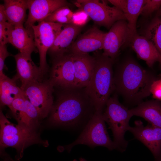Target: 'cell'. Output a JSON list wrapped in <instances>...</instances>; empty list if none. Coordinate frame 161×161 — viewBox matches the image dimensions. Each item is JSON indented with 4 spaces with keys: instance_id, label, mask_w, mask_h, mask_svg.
<instances>
[{
    "instance_id": "cell-5",
    "label": "cell",
    "mask_w": 161,
    "mask_h": 161,
    "mask_svg": "<svg viewBox=\"0 0 161 161\" xmlns=\"http://www.w3.org/2000/svg\"><path fill=\"white\" fill-rule=\"evenodd\" d=\"M105 108L103 117L112 131L114 149L123 152L128 143L125 134L130 126L129 121L133 115L130 109L119 102L116 93L109 97Z\"/></svg>"
},
{
    "instance_id": "cell-8",
    "label": "cell",
    "mask_w": 161,
    "mask_h": 161,
    "mask_svg": "<svg viewBox=\"0 0 161 161\" xmlns=\"http://www.w3.org/2000/svg\"><path fill=\"white\" fill-rule=\"evenodd\" d=\"M64 24L42 21L31 27L34 32L35 45L39 53V67L44 75L48 69L47 53Z\"/></svg>"
},
{
    "instance_id": "cell-1",
    "label": "cell",
    "mask_w": 161,
    "mask_h": 161,
    "mask_svg": "<svg viewBox=\"0 0 161 161\" xmlns=\"http://www.w3.org/2000/svg\"><path fill=\"white\" fill-rule=\"evenodd\" d=\"M58 88L61 90L50 112V122L73 128L87 123L96 110L86 87Z\"/></svg>"
},
{
    "instance_id": "cell-17",
    "label": "cell",
    "mask_w": 161,
    "mask_h": 161,
    "mask_svg": "<svg viewBox=\"0 0 161 161\" xmlns=\"http://www.w3.org/2000/svg\"><path fill=\"white\" fill-rule=\"evenodd\" d=\"M70 54L73 59L75 69L74 86L86 87L89 84L93 73L94 58L89 54Z\"/></svg>"
},
{
    "instance_id": "cell-37",
    "label": "cell",
    "mask_w": 161,
    "mask_h": 161,
    "mask_svg": "<svg viewBox=\"0 0 161 161\" xmlns=\"http://www.w3.org/2000/svg\"><path fill=\"white\" fill-rule=\"evenodd\" d=\"M73 161H77V160H76L75 159L73 160Z\"/></svg>"
},
{
    "instance_id": "cell-16",
    "label": "cell",
    "mask_w": 161,
    "mask_h": 161,
    "mask_svg": "<svg viewBox=\"0 0 161 161\" xmlns=\"http://www.w3.org/2000/svg\"><path fill=\"white\" fill-rule=\"evenodd\" d=\"M82 27L73 24H65L48 52L53 59L68 53L76 38L81 31Z\"/></svg>"
},
{
    "instance_id": "cell-34",
    "label": "cell",
    "mask_w": 161,
    "mask_h": 161,
    "mask_svg": "<svg viewBox=\"0 0 161 161\" xmlns=\"http://www.w3.org/2000/svg\"><path fill=\"white\" fill-rule=\"evenodd\" d=\"M12 159L11 158L7 157H5L4 160L3 161H12Z\"/></svg>"
},
{
    "instance_id": "cell-24",
    "label": "cell",
    "mask_w": 161,
    "mask_h": 161,
    "mask_svg": "<svg viewBox=\"0 0 161 161\" xmlns=\"http://www.w3.org/2000/svg\"><path fill=\"white\" fill-rule=\"evenodd\" d=\"M139 34L150 41L161 56V17L155 16L145 23Z\"/></svg>"
},
{
    "instance_id": "cell-10",
    "label": "cell",
    "mask_w": 161,
    "mask_h": 161,
    "mask_svg": "<svg viewBox=\"0 0 161 161\" xmlns=\"http://www.w3.org/2000/svg\"><path fill=\"white\" fill-rule=\"evenodd\" d=\"M75 69L70 53L53 59L49 79L54 87L65 88L74 86Z\"/></svg>"
},
{
    "instance_id": "cell-13",
    "label": "cell",
    "mask_w": 161,
    "mask_h": 161,
    "mask_svg": "<svg viewBox=\"0 0 161 161\" xmlns=\"http://www.w3.org/2000/svg\"><path fill=\"white\" fill-rule=\"evenodd\" d=\"M27 3L29 13L24 24L26 28L43 21L59 8L70 4L65 0H27Z\"/></svg>"
},
{
    "instance_id": "cell-35",
    "label": "cell",
    "mask_w": 161,
    "mask_h": 161,
    "mask_svg": "<svg viewBox=\"0 0 161 161\" xmlns=\"http://www.w3.org/2000/svg\"><path fill=\"white\" fill-rule=\"evenodd\" d=\"M154 161H161V156L158 158L155 159Z\"/></svg>"
},
{
    "instance_id": "cell-30",
    "label": "cell",
    "mask_w": 161,
    "mask_h": 161,
    "mask_svg": "<svg viewBox=\"0 0 161 161\" xmlns=\"http://www.w3.org/2000/svg\"><path fill=\"white\" fill-rule=\"evenodd\" d=\"M150 92L154 98L161 100V78L157 79L153 82L151 86Z\"/></svg>"
},
{
    "instance_id": "cell-31",
    "label": "cell",
    "mask_w": 161,
    "mask_h": 161,
    "mask_svg": "<svg viewBox=\"0 0 161 161\" xmlns=\"http://www.w3.org/2000/svg\"><path fill=\"white\" fill-rule=\"evenodd\" d=\"M108 1L123 13L127 5V0H109Z\"/></svg>"
},
{
    "instance_id": "cell-38",
    "label": "cell",
    "mask_w": 161,
    "mask_h": 161,
    "mask_svg": "<svg viewBox=\"0 0 161 161\" xmlns=\"http://www.w3.org/2000/svg\"><path fill=\"white\" fill-rule=\"evenodd\" d=\"M12 161H16L14 160H13V159H12Z\"/></svg>"
},
{
    "instance_id": "cell-3",
    "label": "cell",
    "mask_w": 161,
    "mask_h": 161,
    "mask_svg": "<svg viewBox=\"0 0 161 161\" xmlns=\"http://www.w3.org/2000/svg\"><path fill=\"white\" fill-rule=\"evenodd\" d=\"M93 56L94 72L86 89L96 111L103 112L107 100L114 90L113 69L114 61L103 52L96 51Z\"/></svg>"
},
{
    "instance_id": "cell-32",
    "label": "cell",
    "mask_w": 161,
    "mask_h": 161,
    "mask_svg": "<svg viewBox=\"0 0 161 161\" xmlns=\"http://www.w3.org/2000/svg\"><path fill=\"white\" fill-rule=\"evenodd\" d=\"M7 19L4 4H0V22H7Z\"/></svg>"
},
{
    "instance_id": "cell-26",
    "label": "cell",
    "mask_w": 161,
    "mask_h": 161,
    "mask_svg": "<svg viewBox=\"0 0 161 161\" xmlns=\"http://www.w3.org/2000/svg\"><path fill=\"white\" fill-rule=\"evenodd\" d=\"M161 6V0H145L141 15L145 17L150 16L155 11H158Z\"/></svg>"
},
{
    "instance_id": "cell-15",
    "label": "cell",
    "mask_w": 161,
    "mask_h": 161,
    "mask_svg": "<svg viewBox=\"0 0 161 161\" xmlns=\"http://www.w3.org/2000/svg\"><path fill=\"white\" fill-rule=\"evenodd\" d=\"M16 63V75L15 77L21 83L23 90L28 84L41 81L44 75L39 67L32 60L31 56L18 53L14 56Z\"/></svg>"
},
{
    "instance_id": "cell-23",
    "label": "cell",
    "mask_w": 161,
    "mask_h": 161,
    "mask_svg": "<svg viewBox=\"0 0 161 161\" xmlns=\"http://www.w3.org/2000/svg\"><path fill=\"white\" fill-rule=\"evenodd\" d=\"M17 79L10 78L7 76L0 78V101L1 106H7L9 108L14 100L24 94L23 91L16 84Z\"/></svg>"
},
{
    "instance_id": "cell-22",
    "label": "cell",
    "mask_w": 161,
    "mask_h": 161,
    "mask_svg": "<svg viewBox=\"0 0 161 161\" xmlns=\"http://www.w3.org/2000/svg\"><path fill=\"white\" fill-rule=\"evenodd\" d=\"M145 1V0H127L126 7L123 13L127 22L129 32L126 46H129L133 37L138 33L137 21Z\"/></svg>"
},
{
    "instance_id": "cell-2",
    "label": "cell",
    "mask_w": 161,
    "mask_h": 161,
    "mask_svg": "<svg viewBox=\"0 0 161 161\" xmlns=\"http://www.w3.org/2000/svg\"><path fill=\"white\" fill-rule=\"evenodd\" d=\"M155 77L131 57L124 59L114 72V90L129 105H138L151 94Z\"/></svg>"
},
{
    "instance_id": "cell-6",
    "label": "cell",
    "mask_w": 161,
    "mask_h": 161,
    "mask_svg": "<svg viewBox=\"0 0 161 161\" xmlns=\"http://www.w3.org/2000/svg\"><path fill=\"white\" fill-rule=\"evenodd\" d=\"M105 122L103 112L96 111L78 138L66 146V150L69 152L74 146L79 144L92 148L102 146L109 150L114 149L113 141L109 135Z\"/></svg>"
},
{
    "instance_id": "cell-20",
    "label": "cell",
    "mask_w": 161,
    "mask_h": 161,
    "mask_svg": "<svg viewBox=\"0 0 161 161\" xmlns=\"http://www.w3.org/2000/svg\"><path fill=\"white\" fill-rule=\"evenodd\" d=\"M133 116L143 118L153 126L161 128V102L151 100L142 102L130 109Z\"/></svg>"
},
{
    "instance_id": "cell-28",
    "label": "cell",
    "mask_w": 161,
    "mask_h": 161,
    "mask_svg": "<svg viewBox=\"0 0 161 161\" xmlns=\"http://www.w3.org/2000/svg\"><path fill=\"white\" fill-rule=\"evenodd\" d=\"M89 17L82 9H79L73 12L72 18V24L82 27L87 22Z\"/></svg>"
},
{
    "instance_id": "cell-33",
    "label": "cell",
    "mask_w": 161,
    "mask_h": 161,
    "mask_svg": "<svg viewBox=\"0 0 161 161\" xmlns=\"http://www.w3.org/2000/svg\"><path fill=\"white\" fill-rule=\"evenodd\" d=\"M155 16L161 17V6L159 10L157 11Z\"/></svg>"
},
{
    "instance_id": "cell-14",
    "label": "cell",
    "mask_w": 161,
    "mask_h": 161,
    "mask_svg": "<svg viewBox=\"0 0 161 161\" xmlns=\"http://www.w3.org/2000/svg\"><path fill=\"white\" fill-rule=\"evenodd\" d=\"M106 33L96 26L92 27L78 36L68 53L86 54L102 49Z\"/></svg>"
},
{
    "instance_id": "cell-36",
    "label": "cell",
    "mask_w": 161,
    "mask_h": 161,
    "mask_svg": "<svg viewBox=\"0 0 161 161\" xmlns=\"http://www.w3.org/2000/svg\"><path fill=\"white\" fill-rule=\"evenodd\" d=\"M80 161H88L86 159L83 157H80L79 159Z\"/></svg>"
},
{
    "instance_id": "cell-27",
    "label": "cell",
    "mask_w": 161,
    "mask_h": 161,
    "mask_svg": "<svg viewBox=\"0 0 161 161\" xmlns=\"http://www.w3.org/2000/svg\"><path fill=\"white\" fill-rule=\"evenodd\" d=\"M14 26L8 21L0 22V44L6 45L9 43L11 32Z\"/></svg>"
},
{
    "instance_id": "cell-4",
    "label": "cell",
    "mask_w": 161,
    "mask_h": 161,
    "mask_svg": "<svg viewBox=\"0 0 161 161\" xmlns=\"http://www.w3.org/2000/svg\"><path fill=\"white\" fill-rule=\"evenodd\" d=\"M0 125L1 150L8 147L15 148L17 152L15 157L17 161H19L22 157L23 151L28 146L34 144H40L45 147L48 145V141L42 140L39 134L35 131L12 123L1 110Z\"/></svg>"
},
{
    "instance_id": "cell-11",
    "label": "cell",
    "mask_w": 161,
    "mask_h": 161,
    "mask_svg": "<svg viewBox=\"0 0 161 161\" xmlns=\"http://www.w3.org/2000/svg\"><path fill=\"white\" fill-rule=\"evenodd\" d=\"M128 29L126 20H121L111 27L104 38L103 53L113 61L119 55L120 50L126 47Z\"/></svg>"
},
{
    "instance_id": "cell-18",
    "label": "cell",
    "mask_w": 161,
    "mask_h": 161,
    "mask_svg": "<svg viewBox=\"0 0 161 161\" xmlns=\"http://www.w3.org/2000/svg\"><path fill=\"white\" fill-rule=\"evenodd\" d=\"M9 43L18 50L19 52L27 56H31L33 52L38 51L32 28H26L23 25L14 26L10 35Z\"/></svg>"
},
{
    "instance_id": "cell-19",
    "label": "cell",
    "mask_w": 161,
    "mask_h": 161,
    "mask_svg": "<svg viewBox=\"0 0 161 161\" xmlns=\"http://www.w3.org/2000/svg\"><path fill=\"white\" fill-rule=\"evenodd\" d=\"M129 46L149 67H152L156 62L161 65V56L156 48L150 41L138 33L133 37Z\"/></svg>"
},
{
    "instance_id": "cell-25",
    "label": "cell",
    "mask_w": 161,
    "mask_h": 161,
    "mask_svg": "<svg viewBox=\"0 0 161 161\" xmlns=\"http://www.w3.org/2000/svg\"><path fill=\"white\" fill-rule=\"evenodd\" d=\"M73 13L69 6H63L57 9L43 21L62 24H72Z\"/></svg>"
},
{
    "instance_id": "cell-21",
    "label": "cell",
    "mask_w": 161,
    "mask_h": 161,
    "mask_svg": "<svg viewBox=\"0 0 161 161\" xmlns=\"http://www.w3.org/2000/svg\"><path fill=\"white\" fill-rule=\"evenodd\" d=\"M8 22L14 26L23 25L28 9L27 0H4Z\"/></svg>"
},
{
    "instance_id": "cell-7",
    "label": "cell",
    "mask_w": 161,
    "mask_h": 161,
    "mask_svg": "<svg viewBox=\"0 0 161 161\" xmlns=\"http://www.w3.org/2000/svg\"><path fill=\"white\" fill-rule=\"evenodd\" d=\"M74 4L83 10L96 24L107 29H110L118 21L126 20L121 11L109 6L105 1L77 0Z\"/></svg>"
},
{
    "instance_id": "cell-9",
    "label": "cell",
    "mask_w": 161,
    "mask_h": 161,
    "mask_svg": "<svg viewBox=\"0 0 161 161\" xmlns=\"http://www.w3.org/2000/svg\"><path fill=\"white\" fill-rule=\"evenodd\" d=\"M54 87L49 79L31 83L23 90L27 98L37 110L41 119L48 116L52 107Z\"/></svg>"
},
{
    "instance_id": "cell-12",
    "label": "cell",
    "mask_w": 161,
    "mask_h": 161,
    "mask_svg": "<svg viewBox=\"0 0 161 161\" xmlns=\"http://www.w3.org/2000/svg\"><path fill=\"white\" fill-rule=\"evenodd\" d=\"M151 151L155 159L161 156V128L148 123L144 126L140 120L134 122L128 130Z\"/></svg>"
},
{
    "instance_id": "cell-29",
    "label": "cell",
    "mask_w": 161,
    "mask_h": 161,
    "mask_svg": "<svg viewBox=\"0 0 161 161\" xmlns=\"http://www.w3.org/2000/svg\"><path fill=\"white\" fill-rule=\"evenodd\" d=\"M9 55L10 53L7 50L6 45L0 44V78L6 76L3 71L4 62L6 58Z\"/></svg>"
}]
</instances>
